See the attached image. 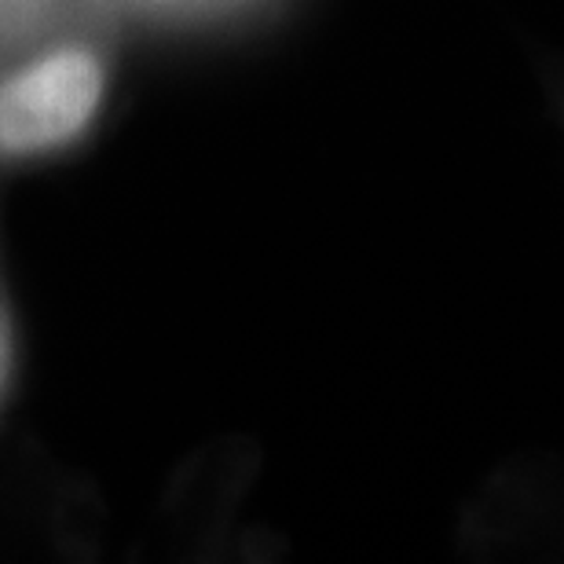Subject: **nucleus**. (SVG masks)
<instances>
[{
	"instance_id": "f257e3e1",
	"label": "nucleus",
	"mask_w": 564,
	"mask_h": 564,
	"mask_svg": "<svg viewBox=\"0 0 564 564\" xmlns=\"http://www.w3.org/2000/svg\"><path fill=\"white\" fill-rule=\"evenodd\" d=\"M104 70L85 48L55 52L0 85V151L26 154L66 143L93 121Z\"/></svg>"
}]
</instances>
